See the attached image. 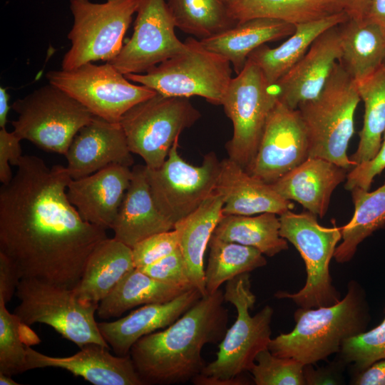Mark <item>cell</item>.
Masks as SVG:
<instances>
[{"label":"cell","mask_w":385,"mask_h":385,"mask_svg":"<svg viewBox=\"0 0 385 385\" xmlns=\"http://www.w3.org/2000/svg\"><path fill=\"white\" fill-rule=\"evenodd\" d=\"M16 167L0 188V252L21 279L73 289L106 230L83 220L68 200L66 167L48 168L35 155H22Z\"/></svg>","instance_id":"obj_1"},{"label":"cell","mask_w":385,"mask_h":385,"mask_svg":"<svg viewBox=\"0 0 385 385\" xmlns=\"http://www.w3.org/2000/svg\"><path fill=\"white\" fill-rule=\"evenodd\" d=\"M224 292L202 296L172 324L140 338L130 356L144 385L184 384L206 366L205 345L223 339L228 324Z\"/></svg>","instance_id":"obj_2"},{"label":"cell","mask_w":385,"mask_h":385,"mask_svg":"<svg viewBox=\"0 0 385 385\" xmlns=\"http://www.w3.org/2000/svg\"><path fill=\"white\" fill-rule=\"evenodd\" d=\"M294 328L271 339L268 349L275 356L313 364L340 351L346 339L366 331L371 320L362 287L351 281L344 297L336 304L300 307L294 312Z\"/></svg>","instance_id":"obj_3"},{"label":"cell","mask_w":385,"mask_h":385,"mask_svg":"<svg viewBox=\"0 0 385 385\" xmlns=\"http://www.w3.org/2000/svg\"><path fill=\"white\" fill-rule=\"evenodd\" d=\"M224 299L235 307L236 319L220 342L216 359L192 380L194 384H245L242 374L251 370L257 355L268 348L272 339L273 308L266 305L255 315H250L256 297L251 290L249 273L226 282Z\"/></svg>","instance_id":"obj_4"},{"label":"cell","mask_w":385,"mask_h":385,"mask_svg":"<svg viewBox=\"0 0 385 385\" xmlns=\"http://www.w3.org/2000/svg\"><path fill=\"white\" fill-rule=\"evenodd\" d=\"M360 101L356 82L337 62L319 95L297 108L306 130L309 157L325 159L348 170L355 166L347 149Z\"/></svg>","instance_id":"obj_5"},{"label":"cell","mask_w":385,"mask_h":385,"mask_svg":"<svg viewBox=\"0 0 385 385\" xmlns=\"http://www.w3.org/2000/svg\"><path fill=\"white\" fill-rule=\"evenodd\" d=\"M279 235L291 242L303 259L307 272L304 286L296 293L278 291L274 297L290 299L302 308L330 306L340 301L332 284L329 264L342 239L341 227L333 222L324 227L317 216L309 211L295 213L289 210L279 215Z\"/></svg>","instance_id":"obj_6"},{"label":"cell","mask_w":385,"mask_h":385,"mask_svg":"<svg viewBox=\"0 0 385 385\" xmlns=\"http://www.w3.org/2000/svg\"><path fill=\"white\" fill-rule=\"evenodd\" d=\"M16 294L20 303L14 314L22 324H47L80 349L91 343L109 347L95 319L98 304L81 300L73 288L24 278Z\"/></svg>","instance_id":"obj_7"},{"label":"cell","mask_w":385,"mask_h":385,"mask_svg":"<svg viewBox=\"0 0 385 385\" xmlns=\"http://www.w3.org/2000/svg\"><path fill=\"white\" fill-rule=\"evenodd\" d=\"M185 42L188 45L185 52L145 73H129L125 77L165 96H200L212 104L221 105L232 78L230 62L192 37Z\"/></svg>","instance_id":"obj_8"},{"label":"cell","mask_w":385,"mask_h":385,"mask_svg":"<svg viewBox=\"0 0 385 385\" xmlns=\"http://www.w3.org/2000/svg\"><path fill=\"white\" fill-rule=\"evenodd\" d=\"M13 132L41 149L66 155L79 130L94 116L84 106L48 83L15 101Z\"/></svg>","instance_id":"obj_9"},{"label":"cell","mask_w":385,"mask_h":385,"mask_svg":"<svg viewBox=\"0 0 385 385\" xmlns=\"http://www.w3.org/2000/svg\"><path fill=\"white\" fill-rule=\"evenodd\" d=\"M73 24L68 34L71 47L65 53L62 69H72L99 60L114 58L123 46V38L138 0H70Z\"/></svg>","instance_id":"obj_10"},{"label":"cell","mask_w":385,"mask_h":385,"mask_svg":"<svg viewBox=\"0 0 385 385\" xmlns=\"http://www.w3.org/2000/svg\"><path fill=\"white\" fill-rule=\"evenodd\" d=\"M201 116L188 98L158 93L130 108L120 118L128 148L150 169L160 168L180 133Z\"/></svg>","instance_id":"obj_11"},{"label":"cell","mask_w":385,"mask_h":385,"mask_svg":"<svg viewBox=\"0 0 385 385\" xmlns=\"http://www.w3.org/2000/svg\"><path fill=\"white\" fill-rule=\"evenodd\" d=\"M277 101L274 86L250 59L230 81L221 104L233 125L226 149L229 158L245 170L255 158L267 118Z\"/></svg>","instance_id":"obj_12"},{"label":"cell","mask_w":385,"mask_h":385,"mask_svg":"<svg viewBox=\"0 0 385 385\" xmlns=\"http://www.w3.org/2000/svg\"><path fill=\"white\" fill-rule=\"evenodd\" d=\"M46 78L93 115L111 122H119L130 108L157 93L145 86L135 84L108 62L50 71Z\"/></svg>","instance_id":"obj_13"},{"label":"cell","mask_w":385,"mask_h":385,"mask_svg":"<svg viewBox=\"0 0 385 385\" xmlns=\"http://www.w3.org/2000/svg\"><path fill=\"white\" fill-rule=\"evenodd\" d=\"M178 140L160 168L150 169L146 166L154 202L173 225L195 211L215 192L221 162L215 153L210 152L200 165H191L179 155Z\"/></svg>","instance_id":"obj_14"},{"label":"cell","mask_w":385,"mask_h":385,"mask_svg":"<svg viewBox=\"0 0 385 385\" xmlns=\"http://www.w3.org/2000/svg\"><path fill=\"white\" fill-rule=\"evenodd\" d=\"M175 27L165 0H138L133 33L108 63L124 75L148 72L188 49L178 38Z\"/></svg>","instance_id":"obj_15"},{"label":"cell","mask_w":385,"mask_h":385,"mask_svg":"<svg viewBox=\"0 0 385 385\" xmlns=\"http://www.w3.org/2000/svg\"><path fill=\"white\" fill-rule=\"evenodd\" d=\"M309 157L308 142L299 112L277 101L267 118L248 173L272 184Z\"/></svg>","instance_id":"obj_16"},{"label":"cell","mask_w":385,"mask_h":385,"mask_svg":"<svg viewBox=\"0 0 385 385\" xmlns=\"http://www.w3.org/2000/svg\"><path fill=\"white\" fill-rule=\"evenodd\" d=\"M65 156L71 179L88 176L111 165L130 168L134 163L120 123L95 115L75 135Z\"/></svg>","instance_id":"obj_17"},{"label":"cell","mask_w":385,"mask_h":385,"mask_svg":"<svg viewBox=\"0 0 385 385\" xmlns=\"http://www.w3.org/2000/svg\"><path fill=\"white\" fill-rule=\"evenodd\" d=\"M339 26L320 34L301 59L275 83L279 101L297 109L302 103L319 95L341 57Z\"/></svg>","instance_id":"obj_18"},{"label":"cell","mask_w":385,"mask_h":385,"mask_svg":"<svg viewBox=\"0 0 385 385\" xmlns=\"http://www.w3.org/2000/svg\"><path fill=\"white\" fill-rule=\"evenodd\" d=\"M46 367L65 369L94 385H144L130 354L113 355L109 347L88 344L75 354L51 356L26 346L25 371Z\"/></svg>","instance_id":"obj_19"},{"label":"cell","mask_w":385,"mask_h":385,"mask_svg":"<svg viewBox=\"0 0 385 385\" xmlns=\"http://www.w3.org/2000/svg\"><path fill=\"white\" fill-rule=\"evenodd\" d=\"M132 175L129 167L111 165L88 176L71 179L66 195L83 220L106 230L111 229Z\"/></svg>","instance_id":"obj_20"},{"label":"cell","mask_w":385,"mask_h":385,"mask_svg":"<svg viewBox=\"0 0 385 385\" xmlns=\"http://www.w3.org/2000/svg\"><path fill=\"white\" fill-rule=\"evenodd\" d=\"M202 297L193 287L170 302L143 305L122 318L98 326L115 355L126 356L140 338L172 324Z\"/></svg>","instance_id":"obj_21"},{"label":"cell","mask_w":385,"mask_h":385,"mask_svg":"<svg viewBox=\"0 0 385 385\" xmlns=\"http://www.w3.org/2000/svg\"><path fill=\"white\" fill-rule=\"evenodd\" d=\"M215 191L223 197V215H254L272 212L280 215L294 208L272 187L248 173L231 159L220 162Z\"/></svg>","instance_id":"obj_22"},{"label":"cell","mask_w":385,"mask_h":385,"mask_svg":"<svg viewBox=\"0 0 385 385\" xmlns=\"http://www.w3.org/2000/svg\"><path fill=\"white\" fill-rule=\"evenodd\" d=\"M349 170L320 158L303 163L271 184L283 198L299 202L317 217L325 216L332 195Z\"/></svg>","instance_id":"obj_23"},{"label":"cell","mask_w":385,"mask_h":385,"mask_svg":"<svg viewBox=\"0 0 385 385\" xmlns=\"http://www.w3.org/2000/svg\"><path fill=\"white\" fill-rule=\"evenodd\" d=\"M132 179L111 230L114 238L133 247L146 237L174 229L153 199L145 165L132 168Z\"/></svg>","instance_id":"obj_24"},{"label":"cell","mask_w":385,"mask_h":385,"mask_svg":"<svg viewBox=\"0 0 385 385\" xmlns=\"http://www.w3.org/2000/svg\"><path fill=\"white\" fill-rule=\"evenodd\" d=\"M295 25L284 21L257 18L237 23L234 26L212 36L200 39L207 49L226 58L238 74L250 54L267 42L291 36Z\"/></svg>","instance_id":"obj_25"},{"label":"cell","mask_w":385,"mask_h":385,"mask_svg":"<svg viewBox=\"0 0 385 385\" xmlns=\"http://www.w3.org/2000/svg\"><path fill=\"white\" fill-rule=\"evenodd\" d=\"M222 196L213 192L195 211L174 225L179 248L186 262L192 286L202 296L207 294L205 287L204 255L213 232L222 218Z\"/></svg>","instance_id":"obj_26"},{"label":"cell","mask_w":385,"mask_h":385,"mask_svg":"<svg viewBox=\"0 0 385 385\" xmlns=\"http://www.w3.org/2000/svg\"><path fill=\"white\" fill-rule=\"evenodd\" d=\"M134 268L132 248L107 237L89 255L74 291L81 300L98 304Z\"/></svg>","instance_id":"obj_27"},{"label":"cell","mask_w":385,"mask_h":385,"mask_svg":"<svg viewBox=\"0 0 385 385\" xmlns=\"http://www.w3.org/2000/svg\"><path fill=\"white\" fill-rule=\"evenodd\" d=\"M349 19V15L342 11L297 24L294 32L281 45L276 48L262 45L252 51L247 59L260 68L270 85L274 86L301 59L320 34Z\"/></svg>","instance_id":"obj_28"},{"label":"cell","mask_w":385,"mask_h":385,"mask_svg":"<svg viewBox=\"0 0 385 385\" xmlns=\"http://www.w3.org/2000/svg\"><path fill=\"white\" fill-rule=\"evenodd\" d=\"M339 27L342 53L338 62L357 83L385 61V34L365 19H349Z\"/></svg>","instance_id":"obj_29"},{"label":"cell","mask_w":385,"mask_h":385,"mask_svg":"<svg viewBox=\"0 0 385 385\" xmlns=\"http://www.w3.org/2000/svg\"><path fill=\"white\" fill-rule=\"evenodd\" d=\"M188 289L157 280L135 267L98 303L96 313L102 319L118 317L138 306L170 302Z\"/></svg>","instance_id":"obj_30"},{"label":"cell","mask_w":385,"mask_h":385,"mask_svg":"<svg viewBox=\"0 0 385 385\" xmlns=\"http://www.w3.org/2000/svg\"><path fill=\"white\" fill-rule=\"evenodd\" d=\"M227 6L237 23L268 18L294 25L344 11L343 0H232Z\"/></svg>","instance_id":"obj_31"},{"label":"cell","mask_w":385,"mask_h":385,"mask_svg":"<svg viewBox=\"0 0 385 385\" xmlns=\"http://www.w3.org/2000/svg\"><path fill=\"white\" fill-rule=\"evenodd\" d=\"M279 215L272 212L223 215L212 235L224 241L255 247L271 257L288 249L287 240L279 235Z\"/></svg>","instance_id":"obj_32"},{"label":"cell","mask_w":385,"mask_h":385,"mask_svg":"<svg viewBox=\"0 0 385 385\" xmlns=\"http://www.w3.org/2000/svg\"><path fill=\"white\" fill-rule=\"evenodd\" d=\"M350 191L354 212L350 221L341 227L342 242L337 246L333 257L339 263L349 262L363 240L385 227V181L371 192L359 187Z\"/></svg>","instance_id":"obj_33"},{"label":"cell","mask_w":385,"mask_h":385,"mask_svg":"<svg viewBox=\"0 0 385 385\" xmlns=\"http://www.w3.org/2000/svg\"><path fill=\"white\" fill-rule=\"evenodd\" d=\"M356 83L364 115L357 148L349 158L355 165L372 160L381 145L385 132V61Z\"/></svg>","instance_id":"obj_34"},{"label":"cell","mask_w":385,"mask_h":385,"mask_svg":"<svg viewBox=\"0 0 385 385\" xmlns=\"http://www.w3.org/2000/svg\"><path fill=\"white\" fill-rule=\"evenodd\" d=\"M210 254L205 270L207 294L220 289V286L234 277L267 265L264 255L257 249L211 237Z\"/></svg>","instance_id":"obj_35"},{"label":"cell","mask_w":385,"mask_h":385,"mask_svg":"<svg viewBox=\"0 0 385 385\" xmlns=\"http://www.w3.org/2000/svg\"><path fill=\"white\" fill-rule=\"evenodd\" d=\"M175 26L184 33L206 38L234 26L222 0H167Z\"/></svg>","instance_id":"obj_36"},{"label":"cell","mask_w":385,"mask_h":385,"mask_svg":"<svg viewBox=\"0 0 385 385\" xmlns=\"http://www.w3.org/2000/svg\"><path fill=\"white\" fill-rule=\"evenodd\" d=\"M22 326L0 299V373L13 376L25 371L26 346L21 337Z\"/></svg>","instance_id":"obj_37"},{"label":"cell","mask_w":385,"mask_h":385,"mask_svg":"<svg viewBox=\"0 0 385 385\" xmlns=\"http://www.w3.org/2000/svg\"><path fill=\"white\" fill-rule=\"evenodd\" d=\"M304 367L299 361L275 356L267 348L258 353L250 371L257 385H304Z\"/></svg>","instance_id":"obj_38"},{"label":"cell","mask_w":385,"mask_h":385,"mask_svg":"<svg viewBox=\"0 0 385 385\" xmlns=\"http://www.w3.org/2000/svg\"><path fill=\"white\" fill-rule=\"evenodd\" d=\"M339 353L343 361L359 371L385 359V318L374 329L344 340Z\"/></svg>","instance_id":"obj_39"},{"label":"cell","mask_w":385,"mask_h":385,"mask_svg":"<svg viewBox=\"0 0 385 385\" xmlns=\"http://www.w3.org/2000/svg\"><path fill=\"white\" fill-rule=\"evenodd\" d=\"M178 247V235L175 229L152 235L132 247L135 267L140 269L151 265Z\"/></svg>","instance_id":"obj_40"},{"label":"cell","mask_w":385,"mask_h":385,"mask_svg":"<svg viewBox=\"0 0 385 385\" xmlns=\"http://www.w3.org/2000/svg\"><path fill=\"white\" fill-rule=\"evenodd\" d=\"M139 270L163 282L189 289L194 287L186 262L179 247L169 255Z\"/></svg>","instance_id":"obj_41"},{"label":"cell","mask_w":385,"mask_h":385,"mask_svg":"<svg viewBox=\"0 0 385 385\" xmlns=\"http://www.w3.org/2000/svg\"><path fill=\"white\" fill-rule=\"evenodd\" d=\"M385 169V132L383 135L380 149L376 155L371 160L354 166L349 170L345 189L351 190L359 187L369 190L374 178Z\"/></svg>","instance_id":"obj_42"},{"label":"cell","mask_w":385,"mask_h":385,"mask_svg":"<svg viewBox=\"0 0 385 385\" xmlns=\"http://www.w3.org/2000/svg\"><path fill=\"white\" fill-rule=\"evenodd\" d=\"M21 139L6 127L0 128V182L8 183L13 178L11 165L16 166L22 157Z\"/></svg>","instance_id":"obj_43"},{"label":"cell","mask_w":385,"mask_h":385,"mask_svg":"<svg viewBox=\"0 0 385 385\" xmlns=\"http://www.w3.org/2000/svg\"><path fill=\"white\" fill-rule=\"evenodd\" d=\"M21 276L11 261L0 252V299L9 302L16 292Z\"/></svg>","instance_id":"obj_44"},{"label":"cell","mask_w":385,"mask_h":385,"mask_svg":"<svg viewBox=\"0 0 385 385\" xmlns=\"http://www.w3.org/2000/svg\"><path fill=\"white\" fill-rule=\"evenodd\" d=\"M357 385H385V359L376 361L359 371L354 381Z\"/></svg>","instance_id":"obj_45"},{"label":"cell","mask_w":385,"mask_h":385,"mask_svg":"<svg viewBox=\"0 0 385 385\" xmlns=\"http://www.w3.org/2000/svg\"><path fill=\"white\" fill-rule=\"evenodd\" d=\"M304 376L306 384H337L338 377L330 369H314L312 364L304 365Z\"/></svg>","instance_id":"obj_46"},{"label":"cell","mask_w":385,"mask_h":385,"mask_svg":"<svg viewBox=\"0 0 385 385\" xmlns=\"http://www.w3.org/2000/svg\"><path fill=\"white\" fill-rule=\"evenodd\" d=\"M364 19L378 26L385 34V0H370Z\"/></svg>","instance_id":"obj_47"},{"label":"cell","mask_w":385,"mask_h":385,"mask_svg":"<svg viewBox=\"0 0 385 385\" xmlns=\"http://www.w3.org/2000/svg\"><path fill=\"white\" fill-rule=\"evenodd\" d=\"M344 10L349 19L363 20L365 18L370 0H343Z\"/></svg>","instance_id":"obj_48"},{"label":"cell","mask_w":385,"mask_h":385,"mask_svg":"<svg viewBox=\"0 0 385 385\" xmlns=\"http://www.w3.org/2000/svg\"><path fill=\"white\" fill-rule=\"evenodd\" d=\"M10 96L6 89L0 87V128H5L7 123V116L9 112Z\"/></svg>","instance_id":"obj_49"},{"label":"cell","mask_w":385,"mask_h":385,"mask_svg":"<svg viewBox=\"0 0 385 385\" xmlns=\"http://www.w3.org/2000/svg\"><path fill=\"white\" fill-rule=\"evenodd\" d=\"M0 384L1 385H19V383H17L14 379H12L11 376H9L2 373H0Z\"/></svg>","instance_id":"obj_50"},{"label":"cell","mask_w":385,"mask_h":385,"mask_svg":"<svg viewBox=\"0 0 385 385\" xmlns=\"http://www.w3.org/2000/svg\"><path fill=\"white\" fill-rule=\"evenodd\" d=\"M224 3L228 5L232 0H222Z\"/></svg>","instance_id":"obj_51"}]
</instances>
